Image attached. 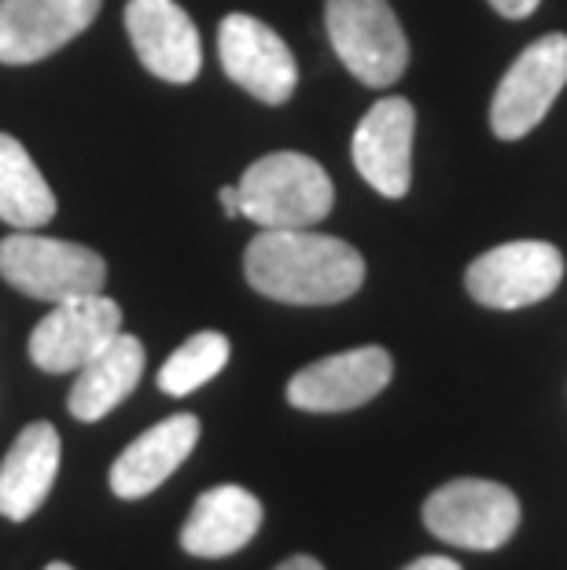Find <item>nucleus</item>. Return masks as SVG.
Returning a JSON list of instances; mask_svg holds the SVG:
<instances>
[{"mask_svg": "<svg viewBox=\"0 0 567 570\" xmlns=\"http://www.w3.org/2000/svg\"><path fill=\"white\" fill-rule=\"evenodd\" d=\"M247 284L287 306H335L365 284V258L335 236L265 228L244 254Z\"/></svg>", "mask_w": 567, "mask_h": 570, "instance_id": "nucleus-1", "label": "nucleus"}, {"mask_svg": "<svg viewBox=\"0 0 567 570\" xmlns=\"http://www.w3.org/2000/svg\"><path fill=\"white\" fill-rule=\"evenodd\" d=\"M239 214L258 228H310L332 214L335 188L321 163L299 151H273L239 177Z\"/></svg>", "mask_w": 567, "mask_h": 570, "instance_id": "nucleus-2", "label": "nucleus"}, {"mask_svg": "<svg viewBox=\"0 0 567 570\" xmlns=\"http://www.w3.org/2000/svg\"><path fill=\"white\" fill-rule=\"evenodd\" d=\"M0 276L30 298L70 302L96 295L107 284V265L92 247L67 244V239L16 233L0 239Z\"/></svg>", "mask_w": 567, "mask_h": 570, "instance_id": "nucleus-3", "label": "nucleus"}, {"mask_svg": "<svg viewBox=\"0 0 567 570\" xmlns=\"http://www.w3.org/2000/svg\"><path fill=\"white\" fill-rule=\"evenodd\" d=\"M329 41L343 67L369 89L394 85L409 67V41L388 0H329Z\"/></svg>", "mask_w": 567, "mask_h": 570, "instance_id": "nucleus-4", "label": "nucleus"}, {"mask_svg": "<svg viewBox=\"0 0 567 570\" xmlns=\"http://www.w3.org/2000/svg\"><path fill=\"white\" fill-rule=\"evenodd\" d=\"M424 527L457 549L493 552L520 527V501L501 482L453 479L424 501Z\"/></svg>", "mask_w": 567, "mask_h": 570, "instance_id": "nucleus-5", "label": "nucleus"}, {"mask_svg": "<svg viewBox=\"0 0 567 570\" xmlns=\"http://www.w3.org/2000/svg\"><path fill=\"white\" fill-rule=\"evenodd\" d=\"M564 281V254L541 239H516L468 265V295L490 309H524L549 298Z\"/></svg>", "mask_w": 567, "mask_h": 570, "instance_id": "nucleus-6", "label": "nucleus"}, {"mask_svg": "<svg viewBox=\"0 0 567 570\" xmlns=\"http://www.w3.org/2000/svg\"><path fill=\"white\" fill-rule=\"evenodd\" d=\"M567 85V38L546 33L509 67L493 92L490 126L501 140H520L549 115Z\"/></svg>", "mask_w": 567, "mask_h": 570, "instance_id": "nucleus-7", "label": "nucleus"}, {"mask_svg": "<svg viewBox=\"0 0 567 570\" xmlns=\"http://www.w3.org/2000/svg\"><path fill=\"white\" fill-rule=\"evenodd\" d=\"M123 332V306L107 298L104 291L81 295L70 302H56L52 313L33 327L30 361L41 372H78L92 361L111 338Z\"/></svg>", "mask_w": 567, "mask_h": 570, "instance_id": "nucleus-8", "label": "nucleus"}, {"mask_svg": "<svg viewBox=\"0 0 567 570\" xmlns=\"http://www.w3.org/2000/svg\"><path fill=\"white\" fill-rule=\"evenodd\" d=\"M222 70L255 100L281 107L292 100L299 85V67L292 48L273 27L251 16H225L218 30Z\"/></svg>", "mask_w": 567, "mask_h": 570, "instance_id": "nucleus-9", "label": "nucleus"}, {"mask_svg": "<svg viewBox=\"0 0 567 570\" xmlns=\"http://www.w3.org/2000/svg\"><path fill=\"white\" fill-rule=\"evenodd\" d=\"M394 361L383 346H358L321 357L292 375L287 402L303 412H346L372 402L391 383Z\"/></svg>", "mask_w": 567, "mask_h": 570, "instance_id": "nucleus-10", "label": "nucleus"}, {"mask_svg": "<svg viewBox=\"0 0 567 570\" xmlns=\"http://www.w3.org/2000/svg\"><path fill=\"white\" fill-rule=\"evenodd\" d=\"M104 0H0V63L27 67L92 27Z\"/></svg>", "mask_w": 567, "mask_h": 570, "instance_id": "nucleus-11", "label": "nucleus"}, {"mask_svg": "<svg viewBox=\"0 0 567 570\" xmlns=\"http://www.w3.org/2000/svg\"><path fill=\"white\" fill-rule=\"evenodd\" d=\"M126 33L133 41V52L155 78L188 85L199 75V30L177 0H129Z\"/></svg>", "mask_w": 567, "mask_h": 570, "instance_id": "nucleus-12", "label": "nucleus"}, {"mask_svg": "<svg viewBox=\"0 0 567 570\" xmlns=\"http://www.w3.org/2000/svg\"><path fill=\"white\" fill-rule=\"evenodd\" d=\"M413 132L417 111L402 96H388L361 118L354 132V166L380 196L402 199L413 180Z\"/></svg>", "mask_w": 567, "mask_h": 570, "instance_id": "nucleus-13", "label": "nucleus"}, {"mask_svg": "<svg viewBox=\"0 0 567 570\" xmlns=\"http://www.w3.org/2000/svg\"><path fill=\"white\" fill-rule=\"evenodd\" d=\"M196 442H199V420L192 412H177V416L155 423L137 442H129L123 449V456L111 464L107 482H111L115 497L140 501V497L155 493L192 456Z\"/></svg>", "mask_w": 567, "mask_h": 570, "instance_id": "nucleus-14", "label": "nucleus"}, {"mask_svg": "<svg viewBox=\"0 0 567 570\" xmlns=\"http://www.w3.org/2000/svg\"><path fill=\"white\" fill-rule=\"evenodd\" d=\"M262 527V501L244 487H214L196 497L180 527V549L199 560L239 552Z\"/></svg>", "mask_w": 567, "mask_h": 570, "instance_id": "nucleus-15", "label": "nucleus"}, {"mask_svg": "<svg viewBox=\"0 0 567 570\" xmlns=\"http://www.w3.org/2000/svg\"><path fill=\"white\" fill-rule=\"evenodd\" d=\"M59 475V431L52 423H30L11 442L4 464H0V515L11 523L27 519L45 504L48 490Z\"/></svg>", "mask_w": 567, "mask_h": 570, "instance_id": "nucleus-16", "label": "nucleus"}, {"mask_svg": "<svg viewBox=\"0 0 567 570\" xmlns=\"http://www.w3.org/2000/svg\"><path fill=\"white\" fill-rule=\"evenodd\" d=\"M144 343L137 335L118 332L100 354L78 368V380L70 386L67 409L70 416L81 423L104 420L107 412L118 409L126 397L137 391L140 375H144Z\"/></svg>", "mask_w": 567, "mask_h": 570, "instance_id": "nucleus-17", "label": "nucleus"}, {"mask_svg": "<svg viewBox=\"0 0 567 570\" xmlns=\"http://www.w3.org/2000/svg\"><path fill=\"white\" fill-rule=\"evenodd\" d=\"M56 191L48 188L30 151L16 137L0 132V217L11 228H41L56 217Z\"/></svg>", "mask_w": 567, "mask_h": 570, "instance_id": "nucleus-18", "label": "nucleus"}, {"mask_svg": "<svg viewBox=\"0 0 567 570\" xmlns=\"http://www.w3.org/2000/svg\"><path fill=\"white\" fill-rule=\"evenodd\" d=\"M228 354H233V346H228V338L222 332L192 335L159 368V391L170 397H185L192 391H199L203 383H211L228 365Z\"/></svg>", "mask_w": 567, "mask_h": 570, "instance_id": "nucleus-19", "label": "nucleus"}, {"mask_svg": "<svg viewBox=\"0 0 567 570\" xmlns=\"http://www.w3.org/2000/svg\"><path fill=\"white\" fill-rule=\"evenodd\" d=\"M490 4L498 8L505 19H527L530 11L541 4V0H490Z\"/></svg>", "mask_w": 567, "mask_h": 570, "instance_id": "nucleus-20", "label": "nucleus"}, {"mask_svg": "<svg viewBox=\"0 0 567 570\" xmlns=\"http://www.w3.org/2000/svg\"><path fill=\"white\" fill-rule=\"evenodd\" d=\"M402 570H461V563L446 560V556H420V560H413Z\"/></svg>", "mask_w": 567, "mask_h": 570, "instance_id": "nucleus-21", "label": "nucleus"}, {"mask_svg": "<svg viewBox=\"0 0 567 570\" xmlns=\"http://www.w3.org/2000/svg\"><path fill=\"white\" fill-rule=\"evenodd\" d=\"M276 570H324L313 556H292V560H284Z\"/></svg>", "mask_w": 567, "mask_h": 570, "instance_id": "nucleus-22", "label": "nucleus"}, {"mask_svg": "<svg viewBox=\"0 0 567 570\" xmlns=\"http://www.w3.org/2000/svg\"><path fill=\"white\" fill-rule=\"evenodd\" d=\"M222 210H225L228 217H236V214H239V188H233V185H225V188H222Z\"/></svg>", "mask_w": 567, "mask_h": 570, "instance_id": "nucleus-23", "label": "nucleus"}, {"mask_svg": "<svg viewBox=\"0 0 567 570\" xmlns=\"http://www.w3.org/2000/svg\"><path fill=\"white\" fill-rule=\"evenodd\" d=\"M45 570H75V567H70V563H59V560H56V563H48Z\"/></svg>", "mask_w": 567, "mask_h": 570, "instance_id": "nucleus-24", "label": "nucleus"}]
</instances>
